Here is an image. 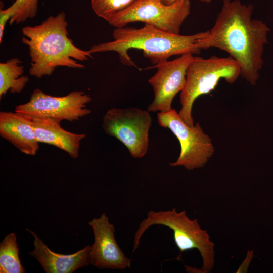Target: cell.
<instances>
[{
    "instance_id": "9a60e30c",
    "label": "cell",
    "mask_w": 273,
    "mask_h": 273,
    "mask_svg": "<svg viewBox=\"0 0 273 273\" xmlns=\"http://www.w3.org/2000/svg\"><path fill=\"white\" fill-rule=\"evenodd\" d=\"M18 58L0 63V98L8 90L12 93L21 92L29 81L27 76L23 75L24 67Z\"/></svg>"
},
{
    "instance_id": "52a82bcc",
    "label": "cell",
    "mask_w": 273,
    "mask_h": 273,
    "mask_svg": "<svg viewBox=\"0 0 273 273\" xmlns=\"http://www.w3.org/2000/svg\"><path fill=\"white\" fill-rule=\"evenodd\" d=\"M148 110L138 108H113L103 117L105 132L121 142L134 158L144 157L149 146L152 119Z\"/></svg>"
},
{
    "instance_id": "ba28073f",
    "label": "cell",
    "mask_w": 273,
    "mask_h": 273,
    "mask_svg": "<svg viewBox=\"0 0 273 273\" xmlns=\"http://www.w3.org/2000/svg\"><path fill=\"white\" fill-rule=\"evenodd\" d=\"M190 11V0L170 5H165L161 0H138L109 23L116 28H121L131 22H141L163 31L179 34L182 24Z\"/></svg>"
},
{
    "instance_id": "e0dca14e",
    "label": "cell",
    "mask_w": 273,
    "mask_h": 273,
    "mask_svg": "<svg viewBox=\"0 0 273 273\" xmlns=\"http://www.w3.org/2000/svg\"><path fill=\"white\" fill-rule=\"evenodd\" d=\"M138 0H91V8L99 17L108 23Z\"/></svg>"
},
{
    "instance_id": "277c9868",
    "label": "cell",
    "mask_w": 273,
    "mask_h": 273,
    "mask_svg": "<svg viewBox=\"0 0 273 273\" xmlns=\"http://www.w3.org/2000/svg\"><path fill=\"white\" fill-rule=\"evenodd\" d=\"M154 225H163L172 230L174 241L179 250L177 260L180 259L183 252L196 249L203 261L202 268L196 270L202 273L212 270L215 263L214 244L210 240L207 231L201 228L198 220L191 219L185 210L177 212L175 208H173L167 211H149L134 234L133 252L138 248L146 231Z\"/></svg>"
},
{
    "instance_id": "7c38bea8",
    "label": "cell",
    "mask_w": 273,
    "mask_h": 273,
    "mask_svg": "<svg viewBox=\"0 0 273 273\" xmlns=\"http://www.w3.org/2000/svg\"><path fill=\"white\" fill-rule=\"evenodd\" d=\"M34 249L28 254L35 258L47 273H72L90 264L89 245L71 254H62L51 250L42 240L31 230Z\"/></svg>"
},
{
    "instance_id": "3957f363",
    "label": "cell",
    "mask_w": 273,
    "mask_h": 273,
    "mask_svg": "<svg viewBox=\"0 0 273 273\" xmlns=\"http://www.w3.org/2000/svg\"><path fill=\"white\" fill-rule=\"evenodd\" d=\"M206 33L207 31L192 35L175 34L149 24H145L144 27L139 29L128 27L116 28L112 33L113 41L93 45L89 51L92 54L116 52L122 64L138 68L128 54L130 49L143 51L144 56L156 65L168 60L173 56L200 53L201 49L197 41Z\"/></svg>"
},
{
    "instance_id": "d6986e66",
    "label": "cell",
    "mask_w": 273,
    "mask_h": 273,
    "mask_svg": "<svg viewBox=\"0 0 273 273\" xmlns=\"http://www.w3.org/2000/svg\"><path fill=\"white\" fill-rule=\"evenodd\" d=\"M15 11L12 5L5 10H0V43L3 38L4 31L7 22L15 15Z\"/></svg>"
},
{
    "instance_id": "5b68a950",
    "label": "cell",
    "mask_w": 273,
    "mask_h": 273,
    "mask_svg": "<svg viewBox=\"0 0 273 273\" xmlns=\"http://www.w3.org/2000/svg\"><path fill=\"white\" fill-rule=\"evenodd\" d=\"M240 75L239 64L230 56L208 58L193 56L187 70L186 84L180 94V118L187 125L193 126L192 112L195 100L214 90L221 79L232 84Z\"/></svg>"
},
{
    "instance_id": "8992f818",
    "label": "cell",
    "mask_w": 273,
    "mask_h": 273,
    "mask_svg": "<svg viewBox=\"0 0 273 273\" xmlns=\"http://www.w3.org/2000/svg\"><path fill=\"white\" fill-rule=\"evenodd\" d=\"M157 119L159 124L170 129L180 143L179 155L169 166H182L188 170L204 166L213 155L215 149L210 137L204 132L200 124L189 126L174 109L157 113Z\"/></svg>"
},
{
    "instance_id": "4fadbf2b",
    "label": "cell",
    "mask_w": 273,
    "mask_h": 273,
    "mask_svg": "<svg viewBox=\"0 0 273 273\" xmlns=\"http://www.w3.org/2000/svg\"><path fill=\"white\" fill-rule=\"evenodd\" d=\"M0 135L26 155L33 156L39 149L32 120L15 111L0 112Z\"/></svg>"
},
{
    "instance_id": "8fae6325",
    "label": "cell",
    "mask_w": 273,
    "mask_h": 273,
    "mask_svg": "<svg viewBox=\"0 0 273 273\" xmlns=\"http://www.w3.org/2000/svg\"><path fill=\"white\" fill-rule=\"evenodd\" d=\"M92 229L94 242L90 246V264L101 269L123 270L131 266V260L118 246L115 238V229L103 213L99 218L88 222Z\"/></svg>"
},
{
    "instance_id": "30bf717a",
    "label": "cell",
    "mask_w": 273,
    "mask_h": 273,
    "mask_svg": "<svg viewBox=\"0 0 273 273\" xmlns=\"http://www.w3.org/2000/svg\"><path fill=\"white\" fill-rule=\"evenodd\" d=\"M193 56L184 54L173 60L164 61L147 68L157 69L148 80L154 93V100L147 108L148 111L165 112L172 109L174 98L186 84L187 70Z\"/></svg>"
},
{
    "instance_id": "7a4b0ae2",
    "label": "cell",
    "mask_w": 273,
    "mask_h": 273,
    "mask_svg": "<svg viewBox=\"0 0 273 273\" xmlns=\"http://www.w3.org/2000/svg\"><path fill=\"white\" fill-rule=\"evenodd\" d=\"M66 14L50 16L40 24L22 29V42L29 52V74L37 78L51 75L58 67L83 69L76 60L93 58L90 52L75 46L68 37Z\"/></svg>"
},
{
    "instance_id": "6da1fadb",
    "label": "cell",
    "mask_w": 273,
    "mask_h": 273,
    "mask_svg": "<svg viewBox=\"0 0 273 273\" xmlns=\"http://www.w3.org/2000/svg\"><path fill=\"white\" fill-rule=\"evenodd\" d=\"M213 26L197 41L199 48H216L227 52L239 64L240 75L255 85L262 67L264 46L270 29L252 19L253 6L240 0H222Z\"/></svg>"
},
{
    "instance_id": "ffe728a7",
    "label": "cell",
    "mask_w": 273,
    "mask_h": 273,
    "mask_svg": "<svg viewBox=\"0 0 273 273\" xmlns=\"http://www.w3.org/2000/svg\"><path fill=\"white\" fill-rule=\"evenodd\" d=\"M253 256V251L252 250L248 251L247 252V256L245 259L243 261L241 265L239 266V268L237 270V272H247Z\"/></svg>"
},
{
    "instance_id": "2e32d148",
    "label": "cell",
    "mask_w": 273,
    "mask_h": 273,
    "mask_svg": "<svg viewBox=\"0 0 273 273\" xmlns=\"http://www.w3.org/2000/svg\"><path fill=\"white\" fill-rule=\"evenodd\" d=\"M25 272L19 257V248L15 233H10L0 243V272Z\"/></svg>"
},
{
    "instance_id": "ac0fdd59",
    "label": "cell",
    "mask_w": 273,
    "mask_h": 273,
    "mask_svg": "<svg viewBox=\"0 0 273 273\" xmlns=\"http://www.w3.org/2000/svg\"><path fill=\"white\" fill-rule=\"evenodd\" d=\"M39 0H15L12 4L15 14L10 20V24H19L34 18L38 10Z\"/></svg>"
},
{
    "instance_id": "44dd1931",
    "label": "cell",
    "mask_w": 273,
    "mask_h": 273,
    "mask_svg": "<svg viewBox=\"0 0 273 273\" xmlns=\"http://www.w3.org/2000/svg\"><path fill=\"white\" fill-rule=\"evenodd\" d=\"M161 1L165 5H170L173 4L174 3H175L176 2L183 1H185V0H161ZM198 1H200L201 2H202V3L209 4V3H210L212 2V0H198Z\"/></svg>"
},
{
    "instance_id": "9c48e42d",
    "label": "cell",
    "mask_w": 273,
    "mask_h": 273,
    "mask_svg": "<svg viewBox=\"0 0 273 273\" xmlns=\"http://www.w3.org/2000/svg\"><path fill=\"white\" fill-rule=\"evenodd\" d=\"M92 101L90 95L76 90L62 97L46 94L40 89H34L29 101L16 106L15 111L28 118H52L61 121H77L89 114L86 105Z\"/></svg>"
},
{
    "instance_id": "5bb4252c",
    "label": "cell",
    "mask_w": 273,
    "mask_h": 273,
    "mask_svg": "<svg viewBox=\"0 0 273 273\" xmlns=\"http://www.w3.org/2000/svg\"><path fill=\"white\" fill-rule=\"evenodd\" d=\"M32 120L36 139L39 143L54 146L67 153L73 158L79 157L81 141L84 133H75L61 127V120L52 118H34Z\"/></svg>"
}]
</instances>
